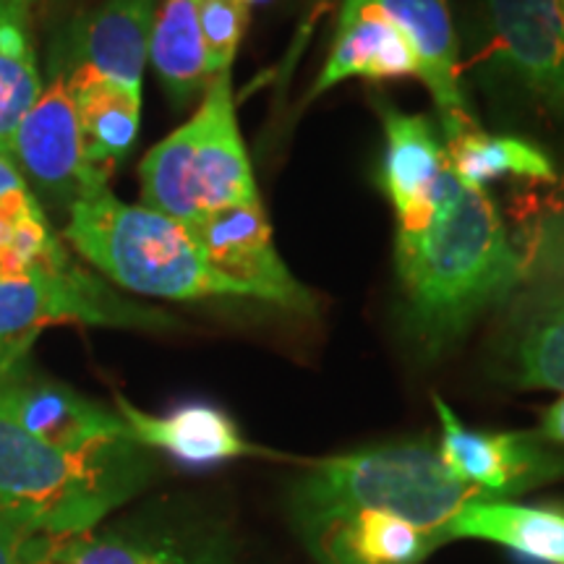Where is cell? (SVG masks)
I'll return each instance as SVG.
<instances>
[{"label": "cell", "mask_w": 564, "mask_h": 564, "mask_svg": "<svg viewBox=\"0 0 564 564\" xmlns=\"http://www.w3.org/2000/svg\"><path fill=\"white\" fill-rule=\"evenodd\" d=\"M66 215L63 241L123 291L162 301L251 299L204 259L186 225L121 202L110 186L82 196Z\"/></svg>", "instance_id": "cell-4"}, {"label": "cell", "mask_w": 564, "mask_h": 564, "mask_svg": "<svg viewBox=\"0 0 564 564\" xmlns=\"http://www.w3.org/2000/svg\"><path fill=\"white\" fill-rule=\"evenodd\" d=\"M348 79L421 82L411 42L371 0H343L333 47L308 97H319Z\"/></svg>", "instance_id": "cell-14"}, {"label": "cell", "mask_w": 564, "mask_h": 564, "mask_svg": "<svg viewBox=\"0 0 564 564\" xmlns=\"http://www.w3.org/2000/svg\"><path fill=\"white\" fill-rule=\"evenodd\" d=\"M319 564H423L442 541L390 512L358 510L301 531Z\"/></svg>", "instance_id": "cell-16"}, {"label": "cell", "mask_w": 564, "mask_h": 564, "mask_svg": "<svg viewBox=\"0 0 564 564\" xmlns=\"http://www.w3.org/2000/svg\"><path fill=\"white\" fill-rule=\"evenodd\" d=\"M51 324L144 333H167L181 327L173 314L123 299L108 282L76 262L58 270L32 272L26 278L0 280V337L37 335Z\"/></svg>", "instance_id": "cell-6"}, {"label": "cell", "mask_w": 564, "mask_h": 564, "mask_svg": "<svg viewBox=\"0 0 564 564\" xmlns=\"http://www.w3.org/2000/svg\"><path fill=\"white\" fill-rule=\"evenodd\" d=\"M507 70L564 123V0H486Z\"/></svg>", "instance_id": "cell-10"}, {"label": "cell", "mask_w": 564, "mask_h": 564, "mask_svg": "<svg viewBox=\"0 0 564 564\" xmlns=\"http://www.w3.org/2000/svg\"><path fill=\"white\" fill-rule=\"evenodd\" d=\"M188 232L204 259L225 278L243 285L253 301L272 303L295 314L316 312L312 291L293 278L274 249L272 225L267 220L262 199L207 212L188 225Z\"/></svg>", "instance_id": "cell-8"}, {"label": "cell", "mask_w": 564, "mask_h": 564, "mask_svg": "<svg viewBox=\"0 0 564 564\" xmlns=\"http://www.w3.org/2000/svg\"><path fill=\"white\" fill-rule=\"evenodd\" d=\"M497 371L518 390L564 394L562 291H541L514 308L497 343Z\"/></svg>", "instance_id": "cell-18"}, {"label": "cell", "mask_w": 564, "mask_h": 564, "mask_svg": "<svg viewBox=\"0 0 564 564\" xmlns=\"http://www.w3.org/2000/svg\"><path fill=\"white\" fill-rule=\"evenodd\" d=\"M150 61L173 108H186L209 84L199 0H158Z\"/></svg>", "instance_id": "cell-21"}, {"label": "cell", "mask_w": 564, "mask_h": 564, "mask_svg": "<svg viewBox=\"0 0 564 564\" xmlns=\"http://www.w3.org/2000/svg\"><path fill=\"white\" fill-rule=\"evenodd\" d=\"M478 539L544 564H564V512L505 499L468 505L449 525V541Z\"/></svg>", "instance_id": "cell-20"}, {"label": "cell", "mask_w": 564, "mask_h": 564, "mask_svg": "<svg viewBox=\"0 0 564 564\" xmlns=\"http://www.w3.org/2000/svg\"><path fill=\"white\" fill-rule=\"evenodd\" d=\"M434 411L442 426L436 449L444 468L460 484L510 499L564 476V455L549 449L541 434L478 432L465 426L440 394L434 398Z\"/></svg>", "instance_id": "cell-9"}, {"label": "cell", "mask_w": 564, "mask_h": 564, "mask_svg": "<svg viewBox=\"0 0 564 564\" xmlns=\"http://www.w3.org/2000/svg\"><path fill=\"white\" fill-rule=\"evenodd\" d=\"M21 188H30V186H26V181L21 178L19 167L13 165L9 154L0 152V199L13 192H21Z\"/></svg>", "instance_id": "cell-29"}, {"label": "cell", "mask_w": 564, "mask_h": 564, "mask_svg": "<svg viewBox=\"0 0 564 564\" xmlns=\"http://www.w3.org/2000/svg\"><path fill=\"white\" fill-rule=\"evenodd\" d=\"M116 413L141 447L160 449L192 468L238 460V457H280L243 436L238 423L223 408L209 403H186L167 413H147L116 394Z\"/></svg>", "instance_id": "cell-12"}, {"label": "cell", "mask_w": 564, "mask_h": 564, "mask_svg": "<svg viewBox=\"0 0 564 564\" xmlns=\"http://www.w3.org/2000/svg\"><path fill=\"white\" fill-rule=\"evenodd\" d=\"M37 564H188L167 544L129 539L118 533L51 535Z\"/></svg>", "instance_id": "cell-24"}, {"label": "cell", "mask_w": 564, "mask_h": 564, "mask_svg": "<svg viewBox=\"0 0 564 564\" xmlns=\"http://www.w3.org/2000/svg\"><path fill=\"white\" fill-rule=\"evenodd\" d=\"M11 160L40 204H55L66 212L82 196L108 186L110 175L91 167L84 154L66 68L55 70L37 102L21 118L13 133Z\"/></svg>", "instance_id": "cell-7"}, {"label": "cell", "mask_w": 564, "mask_h": 564, "mask_svg": "<svg viewBox=\"0 0 564 564\" xmlns=\"http://www.w3.org/2000/svg\"><path fill=\"white\" fill-rule=\"evenodd\" d=\"M481 499L497 497L457 481L432 442L413 440L308 463L291 491V510L299 533L337 514L377 510L398 514L447 544L453 520Z\"/></svg>", "instance_id": "cell-2"}, {"label": "cell", "mask_w": 564, "mask_h": 564, "mask_svg": "<svg viewBox=\"0 0 564 564\" xmlns=\"http://www.w3.org/2000/svg\"><path fill=\"white\" fill-rule=\"evenodd\" d=\"M152 453L133 440L63 449L0 413V502L19 507L45 535H79L154 478Z\"/></svg>", "instance_id": "cell-3"}, {"label": "cell", "mask_w": 564, "mask_h": 564, "mask_svg": "<svg viewBox=\"0 0 564 564\" xmlns=\"http://www.w3.org/2000/svg\"><path fill=\"white\" fill-rule=\"evenodd\" d=\"M411 42L421 66V82L440 110L444 141L474 129L476 118L460 89L457 34L447 0H371Z\"/></svg>", "instance_id": "cell-13"}, {"label": "cell", "mask_w": 564, "mask_h": 564, "mask_svg": "<svg viewBox=\"0 0 564 564\" xmlns=\"http://www.w3.org/2000/svg\"><path fill=\"white\" fill-rule=\"evenodd\" d=\"M154 11L158 0H102L70 30L68 68L84 66L126 87H141Z\"/></svg>", "instance_id": "cell-15"}, {"label": "cell", "mask_w": 564, "mask_h": 564, "mask_svg": "<svg viewBox=\"0 0 564 564\" xmlns=\"http://www.w3.org/2000/svg\"><path fill=\"white\" fill-rule=\"evenodd\" d=\"M249 11L243 0H199V26L209 79L232 70L246 26H249Z\"/></svg>", "instance_id": "cell-25"}, {"label": "cell", "mask_w": 564, "mask_h": 564, "mask_svg": "<svg viewBox=\"0 0 564 564\" xmlns=\"http://www.w3.org/2000/svg\"><path fill=\"white\" fill-rule=\"evenodd\" d=\"M141 204L194 225L207 212L259 199L238 126L232 76H212L199 108L139 165Z\"/></svg>", "instance_id": "cell-5"}, {"label": "cell", "mask_w": 564, "mask_h": 564, "mask_svg": "<svg viewBox=\"0 0 564 564\" xmlns=\"http://www.w3.org/2000/svg\"><path fill=\"white\" fill-rule=\"evenodd\" d=\"M243 3L249 6V9H251V6H259V3H270V0H243Z\"/></svg>", "instance_id": "cell-30"}, {"label": "cell", "mask_w": 564, "mask_h": 564, "mask_svg": "<svg viewBox=\"0 0 564 564\" xmlns=\"http://www.w3.org/2000/svg\"><path fill=\"white\" fill-rule=\"evenodd\" d=\"M0 413L37 440L63 449H91L129 436L116 411L84 398L74 387L21 364L0 382Z\"/></svg>", "instance_id": "cell-11"}, {"label": "cell", "mask_w": 564, "mask_h": 564, "mask_svg": "<svg viewBox=\"0 0 564 564\" xmlns=\"http://www.w3.org/2000/svg\"><path fill=\"white\" fill-rule=\"evenodd\" d=\"M539 434H541V440L562 444L564 447V394L544 413V421H541Z\"/></svg>", "instance_id": "cell-28"}, {"label": "cell", "mask_w": 564, "mask_h": 564, "mask_svg": "<svg viewBox=\"0 0 564 564\" xmlns=\"http://www.w3.org/2000/svg\"><path fill=\"white\" fill-rule=\"evenodd\" d=\"M47 539L24 510L0 502V564H37Z\"/></svg>", "instance_id": "cell-26"}, {"label": "cell", "mask_w": 564, "mask_h": 564, "mask_svg": "<svg viewBox=\"0 0 564 564\" xmlns=\"http://www.w3.org/2000/svg\"><path fill=\"white\" fill-rule=\"evenodd\" d=\"M68 89L89 165L105 175L131 152L141 123V87H126L91 68H68Z\"/></svg>", "instance_id": "cell-19"}, {"label": "cell", "mask_w": 564, "mask_h": 564, "mask_svg": "<svg viewBox=\"0 0 564 564\" xmlns=\"http://www.w3.org/2000/svg\"><path fill=\"white\" fill-rule=\"evenodd\" d=\"M37 335H21V337H0V382L11 377L21 364H26L30 348Z\"/></svg>", "instance_id": "cell-27"}, {"label": "cell", "mask_w": 564, "mask_h": 564, "mask_svg": "<svg viewBox=\"0 0 564 564\" xmlns=\"http://www.w3.org/2000/svg\"><path fill=\"white\" fill-rule=\"evenodd\" d=\"M32 6L34 0H0V152L9 158L13 133L42 91Z\"/></svg>", "instance_id": "cell-23"}, {"label": "cell", "mask_w": 564, "mask_h": 564, "mask_svg": "<svg viewBox=\"0 0 564 564\" xmlns=\"http://www.w3.org/2000/svg\"><path fill=\"white\" fill-rule=\"evenodd\" d=\"M449 171L470 188H484L494 181L518 178L535 183H554V160L533 141L512 133H489L481 126L457 133L444 141Z\"/></svg>", "instance_id": "cell-22"}, {"label": "cell", "mask_w": 564, "mask_h": 564, "mask_svg": "<svg viewBox=\"0 0 564 564\" xmlns=\"http://www.w3.org/2000/svg\"><path fill=\"white\" fill-rule=\"evenodd\" d=\"M384 154H382V192L390 199L398 225L419 220L432 204L434 188L447 171L444 139L426 116L382 108Z\"/></svg>", "instance_id": "cell-17"}, {"label": "cell", "mask_w": 564, "mask_h": 564, "mask_svg": "<svg viewBox=\"0 0 564 564\" xmlns=\"http://www.w3.org/2000/svg\"><path fill=\"white\" fill-rule=\"evenodd\" d=\"M394 267L405 329L423 361L449 352L491 308L528 280L520 249L484 188L442 173L419 220L398 225Z\"/></svg>", "instance_id": "cell-1"}]
</instances>
